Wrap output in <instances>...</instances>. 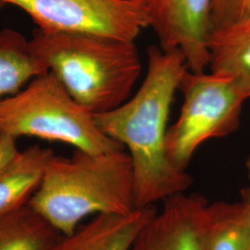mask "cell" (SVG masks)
<instances>
[{
    "label": "cell",
    "mask_w": 250,
    "mask_h": 250,
    "mask_svg": "<svg viewBox=\"0 0 250 250\" xmlns=\"http://www.w3.org/2000/svg\"><path fill=\"white\" fill-rule=\"evenodd\" d=\"M180 50L147 48V71L134 97L105 113L94 115L108 137L127 148L134 178L136 208L155 207L193 184L187 170L170 161L166 149L168 119L179 83L188 70Z\"/></svg>",
    "instance_id": "1"
},
{
    "label": "cell",
    "mask_w": 250,
    "mask_h": 250,
    "mask_svg": "<svg viewBox=\"0 0 250 250\" xmlns=\"http://www.w3.org/2000/svg\"><path fill=\"white\" fill-rule=\"evenodd\" d=\"M28 50L80 106L97 115L126 102L142 64L134 41L39 28Z\"/></svg>",
    "instance_id": "2"
},
{
    "label": "cell",
    "mask_w": 250,
    "mask_h": 250,
    "mask_svg": "<svg viewBox=\"0 0 250 250\" xmlns=\"http://www.w3.org/2000/svg\"><path fill=\"white\" fill-rule=\"evenodd\" d=\"M28 204L62 235L90 215L127 214L136 208L131 158L125 149L53 156Z\"/></svg>",
    "instance_id": "3"
},
{
    "label": "cell",
    "mask_w": 250,
    "mask_h": 250,
    "mask_svg": "<svg viewBox=\"0 0 250 250\" xmlns=\"http://www.w3.org/2000/svg\"><path fill=\"white\" fill-rule=\"evenodd\" d=\"M0 131L69 144L91 154L124 150L96 125L53 72L36 76L25 89L0 101Z\"/></svg>",
    "instance_id": "4"
},
{
    "label": "cell",
    "mask_w": 250,
    "mask_h": 250,
    "mask_svg": "<svg viewBox=\"0 0 250 250\" xmlns=\"http://www.w3.org/2000/svg\"><path fill=\"white\" fill-rule=\"evenodd\" d=\"M184 103L177 121L168 128L166 149L170 161L181 170L206 141L235 132L248 100L235 83L213 72L187 70L179 83Z\"/></svg>",
    "instance_id": "5"
},
{
    "label": "cell",
    "mask_w": 250,
    "mask_h": 250,
    "mask_svg": "<svg viewBox=\"0 0 250 250\" xmlns=\"http://www.w3.org/2000/svg\"><path fill=\"white\" fill-rule=\"evenodd\" d=\"M23 9L38 28L135 41L149 26L144 0H2Z\"/></svg>",
    "instance_id": "6"
},
{
    "label": "cell",
    "mask_w": 250,
    "mask_h": 250,
    "mask_svg": "<svg viewBox=\"0 0 250 250\" xmlns=\"http://www.w3.org/2000/svg\"><path fill=\"white\" fill-rule=\"evenodd\" d=\"M144 1L149 27L158 36L161 49L180 50L188 70L205 72L209 66L213 0Z\"/></svg>",
    "instance_id": "7"
},
{
    "label": "cell",
    "mask_w": 250,
    "mask_h": 250,
    "mask_svg": "<svg viewBox=\"0 0 250 250\" xmlns=\"http://www.w3.org/2000/svg\"><path fill=\"white\" fill-rule=\"evenodd\" d=\"M208 202L198 194H179L163 202L129 250H203Z\"/></svg>",
    "instance_id": "8"
},
{
    "label": "cell",
    "mask_w": 250,
    "mask_h": 250,
    "mask_svg": "<svg viewBox=\"0 0 250 250\" xmlns=\"http://www.w3.org/2000/svg\"><path fill=\"white\" fill-rule=\"evenodd\" d=\"M156 212L155 207H146L127 214L96 215L72 234L62 235L54 250H129Z\"/></svg>",
    "instance_id": "9"
},
{
    "label": "cell",
    "mask_w": 250,
    "mask_h": 250,
    "mask_svg": "<svg viewBox=\"0 0 250 250\" xmlns=\"http://www.w3.org/2000/svg\"><path fill=\"white\" fill-rule=\"evenodd\" d=\"M210 72L232 79L250 99V21L213 27L208 40Z\"/></svg>",
    "instance_id": "10"
},
{
    "label": "cell",
    "mask_w": 250,
    "mask_h": 250,
    "mask_svg": "<svg viewBox=\"0 0 250 250\" xmlns=\"http://www.w3.org/2000/svg\"><path fill=\"white\" fill-rule=\"evenodd\" d=\"M53 150L32 146L20 152L0 175V219L29 203L44 176Z\"/></svg>",
    "instance_id": "11"
},
{
    "label": "cell",
    "mask_w": 250,
    "mask_h": 250,
    "mask_svg": "<svg viewBox=\"0 0 250 250\" xmlns=\"http://www.w3.org/2000/svg\"><path fill=\"white\" fill-rule=\"evenodd\" d=\"M203 250H250V209L240 202L209 203Z\"/></svg>",
    "instance_id": "12"
},
{
    "label": "cell",
    "mask_w": 250,
    "mask_h": 250,
    "mask_svg": "<svg viewBox=\"0 0 250 250\" xmlns=\"http://www.w3.org/2000/svg\"><path fill=\"white\" fill-rule=\"evenodd\" d=\"M62 237L29 204L0 219V250H54Z\"/></svg>",
    "instance_id": "13"
},
{
    "label": "cell",
    "mask_w": 250,
    "mask_h": 250,
    "mask_svg": "<svg viewBox=\"0 0 250 250\" xmlns=\"http://www.w3.org/2000/svg\"><path fill=\"white\" fill-rule=\"evenodd\" d=\"M25 38L17 32H0V101L20 92L28 81L48 72L28 50Z\"/></svg>",
    "instance_id": "14"
},
{
    "label": "cell",
    "mask_w": 250,
    "mask_h": 250,
    "mask_svg": "<svg viewBox=\"0 0 250 250\" xmlns=\"http://www.w3.org/2000/svg\"><path fill=\"white\" fill-rule=\"evenodd\" d=\"M250 21V0H213V27Z\"/></svg>",
    "instance_id": "15"
},
{
    "label": "cell",
    "mask_w": 250,
    "mask_h": 250,
    "mask_svg": "<svg viewBox=\"0 0 250 250\" xmlns=\"http://www.w3.org/2000/svg\"><path fill=\"white\" fill-rule=\"evenodd\" d=\"M16 140L17 137L0 131V175L9 168L20 154Z\"/></svg>",
    "instance_id": "16"
},
{
    "label": "cell",
    "mask_w": 250,
    "mask_h": 250,
    "mask_svg": "<svg viewBox=\"0 0 250 250\" xmlns=\"http://www.w3.org/2000/svg\"><path fill=\"white\" fill-rule=\"evenodd\" d=\"M241 197L242 203H244L250 209V186L242 190Z\"/></svg>",
    "instance_id": "17"
},
{
    "label": "cell",
    "mask_w": 250,
    "mask_h": 250,
    "mask_svg": "<svg viewBox=\"0 0 250 250\" xmlns=\"http://www.w3.org/2000/svg\"><path fill=\"white\" fill-rule=\"evenodd\" d=\"M246 169H247V172H248V176H249L250 180V155L247 161H246Z\"/></svg>",
    "instance_id": "18"
},
{
    "label": "cell",
    "mask_w": 250,
    "mask_h": 250,
    "mask_svg": "<svg viewBox=\"0 0 250 250\" xmlns=\"http://www.w3.org/2000/svg\"><path fill=\"white\" fill-rule=\"evenodd\" d=\"M4 5V3L2 2V0H0V8H2V6Z\"/></svg>",
    "instance_id": "19"
}]
</instances>
